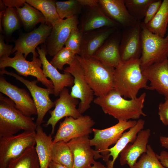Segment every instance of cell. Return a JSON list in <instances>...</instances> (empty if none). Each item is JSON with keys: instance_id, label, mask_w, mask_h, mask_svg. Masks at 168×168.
I'll return each mask as SVG.
<instances>
[{"instance_id": "cell-1", "label": "cell", "mask_w": 168, "mask_h": 168, "mask_svg": "<svg viewBox=\"0 0 168 168\" xmlns=\"http://www.w3.org/2000/svg\"><path fill=\"white\" fill-rule=\"evenodd\" d=\"M146 96L144 92L138 97L128 100L113 89L104 96L97 97L93 102L100 107L105 114L119 121H128L147 116L143 110Z\"/></svg>"}, {"instance_id": "cell-2", "label": "cell", "mask_w": 168, "mask_h": 168, "mask_svg": "<svg viewBox=\"0 0 168 168\" xmlns=\"http://www.w3.org/2000/svg\"><path fill=\"white\" fill-rule=\"evenodd\" d=\"M148 81L142 72L139 59L122 62L115 69L114 89L125 98L135 99L140 89L148 90Z\"/></svg>"}, {"instance_id": "cell-3", "label": "cell", "mask_w": 168, "mask_h": 168, "mask_svg": "<svg viewBox=\"0 0 168 168\" xmlns=\"http://www.w3.org/2000/svg\"><path fill=\"white\" fill-rule=\"evenodd\" d=\"M76 58L82 68L86 80L97 97L104 96L114 89L115 68L94 57Z\"/></svg>"}, {"instance_id": "cell-4", "label": "cell", "mask_w": 168, "mask_h": 168, "mask_svg": "<svg viewBox=\"0 0 168 168\" xmlns=\"http://www.w3.org/2000/svg\"><path fill=\"white\" fill-rule=\"evenodd\" d=\"M33 118L26 116L10 99L0 93V138L14 135L19 131H35Z\"/></svg>"}, {"instance_id": "cell-5", "label": "cell", "mask_w": 168, "mask_h": 168, "mask_svg": "<svg viewBox=\"0 0 168 168\" xmlns=\"http://www.w3.org/2000/svg\"><path fill=\"white\" fill-rule=\"evenodd\" d=\"M141 68L163 62L168 57V33L162 37L149 31L141 22Z\"/></svg>"}, {"instance_id": "cell-6", "label": "cell", "mask_w": 168, "mask_h": 168, "mask_svg": "<svg viewBox=\"0 0 168 168\" xmlns=\"http://www.w3.org/2000/svg\"><path fill=\"white\" fill-rule=\"evenodd\" d=\"M35 131H24L16 135L0 138V168H7L11 160L35 144Z\"/></svg>"}, {"instance_id": "cell-7", "label": "cell", "mask_w": 168, "mask_h": 168, "mask_svg": "<svg viewBox=\"0 0 168 168\" xmlns=\"http://www.w3.org/2000/svg\"><path fill=\"white\" fill-rule=\"evenodd\" d=\"M137 122L136 120H120L114 125L105 129L93 128L94 136L90 139L91 145L95 147V150L102 155L103 161L107 162L110 157L108 151L109 147L115 144L124 132L134 126Z\"/></svg>"}, {"instance_id": "cell-8", "label": "cell", "mask_w": 168, "mask_h": 168, "mask_svg": "<svg viewBox=\"0 0 168 168\" xmlns=\"http://www.w3.org/2000/svg\"><path fill=\"white\" fill-rule=\"evenodd\" d=\"M42 64L40 58H33L31 61L27 60L23 54L16 52L12 58L7 56L0 58V69L11 67L14 69L20 75L27 77L31 76L35 77L38 82H40L47 88L54 89L52 81L44 75L41 68Z\"/></svg>"}, {"instance_id": "cell-9", "label": "cell", "mask_w": 168, "mask_h": 168, "mask_svg": "<svg viewBox=\"0 0 168 168\" xmlns=\"http://www.w3.org/2000/svg\"><path fill=\"white\" fill-rule=\"evenodd\" d=\"M63 71L70 73L74 78L70 94L73 98L80 100L77 109L82 114L90 108L93 101V91L88 83L82 68L76 57Z\"/></svg>"}, {"instance_id": "cell-10", "label": "cell", "mask_w": 168, "mask_h": 168, "mask_svg": "<svg viewBox=\"0 0 168 168\" xmlns=\"http://www.w3.org/2000/svg\"><path fill=\"white\" fill-rule=\"evenodd\" d=\"M0 74L14 77L27 88L33 98L37 111L36 124L37 126L41 125L46 113L55 106L54 102L49 97L50 94H53V89L40 87L37 85L38 82L37 80L30 81L12 72L6 70L5 68L1 69Z\"/></svg>"}, {"instance_id": "cell-11", "label": "cell", "mask_w": 168, "mask_h": 168, "mask_svg": "<svg viewBox=\"0 0 168 168\" xmlns=\"http://www.w3.org/2000/svg\"><path fill=\"white\" fill-rule=\"evenodd\" d=\"M95 123L88 115H82L76 119L71 116L66 117L60 123L53 142L63 141L68 143L73 138L89 136L93 132L92 127Z\"/></svg>"}, {"instance_id": "cell-12", "label": "cell", "mask_w": 168, "mask_h": 168, "mask_svg": "<svg viewBox=\"0 0 168 168\" xmlns=\"http://www.w3.org/2000/svg\"><path fill=\"white\" fill-rule=\"evenodd\" d=\"M52 26L46 23L41 24L36 29L27 33L21 34L14 41L15 45L12 54L15 52L24 54L26 58L30 53L33 54V58L39 55L35 49L40 44L44 43L50 34Z\"/></svg>"}, {"instance_id": "cell-13", "label": "cell", "mask_w": 168, "mask_h": 168, "mask_svg": "<svg viewBox=\"0 0 168 168\" xmlns=\"http://www.w3.org/2000/svg\"><path fill=\"white\" fill-rule=\"evenodd\" d=\"M0 92L9 97L15 103L16 107L24 115L30 117L37 115V111L29 93L8 82L3 75L0 76Z\"/></svg>"}, {"instance_id": "cell-14", "label": "cell", "mask_w": 168, "mask_h": 168, "mask_svg": "<svg viewBox=\"0 0 168 168\" xmlns=\"http://www.w3.org/2000/svg\"><path fill=\"white\" fill-rule=\"evenodd\" d=\"M59 96L54 101L55 108L50 111V117L45 124L46 126H51V135L54 133L57 123L63 118L71 116L76 119L82 115L76 108L78 103V99L71 96L67 88H64Z\"/></svg>"}, {"instance_id": "cell-15", "label": "cell", "mask_w": 168, "mask_h": 168, "mask_svg": "<svg viewBox=\"0 0 168 168\" xmlns=\"http://www.w3.org/2000/svg\"><path fill=\"white\" fill-rule=\"evenodd\" d=\"M77 16L61 19L52 26L50 35L46 40L47 51L50 56H54L64 46L72 30L78 27Z\"/></svg>"}, {"instance_id": "cell-16", "label": "cell", "mask_w": 168, "mask_h": 168, "mask_svg": "<svg viewBox=\"0 0 168 168\" xmlns=\"http://www.w3.org/2000/svg\"><path fill=\"white\" fill-rule=\"evenodd\" d=\"M89 136L73 138L67 143L73 159L72 168H90L96 162L95 159L102 158L91 148Z\"/></svg>"}, {"instance_id": "cell-17", "label": "cell", "mask_w": 168, "mask_h": 168, "mask_svg": "<svg viewBox=\"0 0 168 168\" xmlns=\"http://www.w3.org/2000/svg\"><path fill=\"white\" fill-rule=\"evenodd\" d=\"M141 22L138 21L133 26L124 29L120 42L122 62L139 59L142 52Z\"/></svg>"}, {"instance_id": "cell-18", "label": "cell", "mask_w": 168, "mask_h": 168, "mask_svg": "<svg viewBox=\"0 0 168 168\" xmlns=\"http://www.w3.org/2000/svg\"><path fill=\"white\" fill-rule=\"evenodd\" d=\"M36 48L42 63L44 75L46 78H49L52 82L54 86L53 94L55 96H58L64 88L72 86L74 78L69 73H60L57 69L50 63L46 57L47 53L45 47Z\"/></svg>"}, {"instance_id": "cell-19", "label": "cell", "mask_w": 168, "mask_h": 168, "mask_svg": "<svg viewBox=\"0 0 168 168\" xmlns=\"http://www.w3.org/2000/svg\"><path fill=\"white\" fill-rule=\"evenodd\" d=\"M119 29L104 27L83 33L79 55L90 58L94 56L109 37Z\"/></svg>"}, {"instance_id": "cell-20", "label": "cell", "mask_w": 168, "mask_h": 168, "mask_svg": "<svg viewBox=\"0 0 168 168\" xmlns=\"http://www.w3.org/2000/svg\"><path fill=\"white\" fill-rule=\"evenodd\" d=\"M105 15L124 29L134 26L138 21L128 12L124 0H98Z\"/></svg>"}, {"instance_id": "cell-21", "label": "cell", "mask_w": 168, "mask_h": 168, "mask_svg": "<svg viewBox=\"0 0 168 168\" xmlns=\"http://www.w3.org/2000/svg\"><path fill=\"white\" fill-rule=\"evenodd\" d=\"M141 69L150 82L148 90H156L168 98V59Z\"/></svg>"}, {"instance_id": "cell-22", "label": "cell", "mask_w": 168, "mask_h": 168, "mask_svg": "<svg viewBox=\"0 0 168 168\" xmlns=\"http://www.w3.org/2000/svg\"><path fill=\"white\" fill-rule=\"evenodd\" d=\"M122 34L119 29L106 40L93 57L115 68L122 63L120 45Z\"/></svg>"}, {"instance_id": "cell-23", "label": "cell", "mask_w": 168, "mask_h": 168, "mask_svg": "<svg viewBox=\"0 0 168 168\" xmlns=\"http://www.w3.org/2000/svg\"><path fill=\"white\" fill-rule=\"evenodd\" d=\"M86 7V10L82 14L79 28L83 33L104 27L121 28L118 24L105 15L99 5Z\"/></svg>"}, {"instance_id": "cell-24", "label": "cell", "mask_w": 168, "mask_h": 168, "mask_svg": "<svg viewBox=\"0 0 168 168\" xmlns=\"http://www.w3.org/2000/svg\"><path fill=\"white\" fill-rule=\"evenodd\" d=\"M150 134L149 129H142L138 133L134 142L126 146L120 154L121 166L127 164L133 168L138 158L146 152Z\"/></svg>"}, {"instance_id": "cell-25", "label": "cell", "mask_w": 168, "mask_h": 168, "mask_svg": "<svg viewBox=\"0 0 168 168\" xmlns=\"http://www.w3.org/2000/svg\"><path fill=\"white\" fill-rule=\"evenodd\" d=\"M51 135H48L41 125L37 126L35 130V147L40 168H49L52 161L53 142Z\"/></svg>"}, {"instance_id": "cell-26", "label": "cell", "mask_w": 168, "mask_h": 168, "mask_svg": "<svg viewBox=\"0 0 168 168\" xmlns=\"http://www.w3.org/2000/svg\"><path fill=\"white\" fill-rule=\"evenodd\" d=\"M145 124L144 120L139 119L134 126L128 131L123 133L113 147L108 149L109 156L112 157V159L106 162L107 168H114V162L119 155L128 144L134 142L138 133L143 129Z\"/></svg>"}, {"instance_id": "cell-27", "label": "cell", "mask_w": 168, "mask_h": 168, "mask_svg": "<svg viewBox=\"0 0 168 168\" xmlns=\"http://www.w3.org/2000/svg\"><path fill=\"white\" fill-rule=\"evenodd\" d=\"M144 25L152 33L162 37H165L168 26V0H163L153 18Z\"/></svg>"}, {"instance_id": "cell-28", "label": "cell", "mask_w": 168, "mask_h": 168, "mask_svg": "<svg viewBox=\"0 0 168 168\" xmlns=\"http://www.w3.org/2000/svg\"><path fill=\"white\" fill-rule=\"evenodd\" d=\"M26 2L40 11L45 17L46 23L52 26L61 19L57 13L55 2L51 0H25Z\"/></svg>"}, {"instance_id": "cell-29", "label": "cell", "mask_w": 168, "mask_h": 168, "mask_svg": "<svg viewBox=\"0 0 168 168\" xmlns=\"http://www.w3.org/2000/svg\"><path fill=\"white\" fill-rule=\"evenodd\" d=\"M16 9L21 22L26 28L31 27L40 23H46L43 14L26 2L23 7Z\"/></svg>"}, {"instance_id": "cell-30", "label": "cell", "mask_w": 168, "mask_h": 168, "mask_svg": "<svg viewBox=\"0 0 168 168\" xmlns=\"http://www.w3.org/2000/svg\"><path fill=\"white\" fill-rule=\"evenodd\" d=\"M52 161L68 168H72L73 156L67 143L60 141L53 143Z\"/></svg>"}, {"instance_id": "cell-31", "label": "cell", "mask_w": 168, "mask_h": 168, "mask_svg": "<svg viewBox=\"0 0 168 168\" xmlns=\"http://www.w3.org/2000/svg\"><path fill=\"white\" fill-rule=\"evenodd\" d=\"M7 168H40L35 147L29 148L21 156L11 160Z\"/></svg>"}, {"instance_id": "cell-32", "label": "cell", "mask_w": 168, "mask_h": 168, "mask_svg": "<svg viewBox=\"0 0 168 168\" xmlns=\"http://www.w3.org/2000/svg\"><path fill=\"white\" fill-rule=\"evenodd\" d=\"M1 19L3 30L8 35L20 27L21 21L15 8L7 7L5 11H0Z\"/></svg>"}, {"instance_id": "cell-33", "label": "cell", "mask_w": 168, "mask_h": 168, "mask_svg": "<svg viewBox=\"0 0 168 168\" xmlns=\"http://www.w3.org/2000/svg\"><path fill=\"white\" fill-rule=\"evenodd\" d=\"M57 11L61 19L77 16L81 12L83 6L78 0L55 2Z\"/></svg>"}, {"instance_id": "cell-34", "label": "cell", "mask_w": 168, "mask_h": 168, "mask_svg": "<svg viewBox=\"0 0 168 168\" xmlns=\"http://www.w3.org/2000/svg\"><path fill=\"white\" fill-rule=\"evenodd\" d=\"M154 0H124L130 14L138 21L144 19L149 5Z\"/></svg>"}, {"instance_id": "cell-35", "label": "cell", "mask_w": 168, "mask_h": 168, "mask_svg": "<svg viewBox=\"0 0 168 168\" xmlns=\"http://www.w3.org/2000/svg\"><path fill=\"white\" fill-rule=\"evenodd\" d=\"M133 168H166L161 164L151 146H147L146 152L140 156Z\"/></svg>"}, {"instance_id": "cell-36", "label": "cell", "mask_w": 168, "mask_h": 168, "mask_svg": "<svg viewBox=\"0 0 168 168\" xmlns=\"http://www.w3.org/2000/svg\"><path fill=\"white\" fill-rule=\"evenodd\" d=\"M76 55L70 49L64 47L54 56L50 63L57 69L62 70L64 66L69 64L75 58Z\"/></svg>"}, {"instance_id": "cell-37", "label": "cell", "mask_w": 168, "mask_h": 168, "mask_svg": "<svg viewBox=\"0 0 168 168\" xmlns=\"http://www.w3.org/2000/svg\"><path fill=\"white\" fill-rule=\"evenodd\" d=\"M82 35L83 33L78 27L73 29L65 44V47L70 49L76 55H79Z\"/></svg>"}, {"instance_id": "cell-38", "label": "cell", "mask_w": 168, "mask_h": 168, "mask_svg": "<svg viewBox=\"0 0 168 168\" xmlns=\"http://www.w3.org/2000/svg\"><path fill=\"white\" fill-rule=\"evenodd\" d=\"M162 2L161 0H154L149 5L142 22L144 25L147 24L153 18L160 8Z\"/></svg>"}, {"instance_id": "cell-39", "label": "cell", "mask_w": 168, "mask_h": 168, "mask_svg": "<svg viewBox=\"0 0 168 168\" xmlns=\"http://www.w3.org/2000/svg\"><path fill=\"white\" fill-rule=\"evenodd\" d=\"M158 114L162 123L168 126V98H165V102L159 104Z\"/></svg>"}, {"instance_id": "cell-40", "label": "cell", "mask_w": 168, "mask_h": 168, "mask_svg": "<svg viewBox=\"0 0 168 168\" xmlns=\"http://www.w3.org/2000/svg\"><path fill=\"white\" fill-rule=\"evenodd\" d=\"M12 45L6 44L2 35L0 36V58L9 56L12 54L13 49Z\"/></svg>"}, {"instance_id": "cell-41", "label": "cell", "mask_w": 168, "mask_h": 168, "mask_svg": "<svg viewBox=\"0 0 168 168\" xmlns=\"http://www.w3.org/2000/svg\"><path fill=\"white\" fill-rule=\"evenodd\" d=\"M2 1L6 7L16 8L23 7L26 2L25 0H4Z\"/></svg>"}, {"instance_id": "cell-42", "label": "cell", "mask_w": 168, "mask_h": 168, "mask_svg": "<svg viewBox=\"0 0 168 168\" xmlns=\"http://www.w3.org/2000/svg\"><path fill=\"white\" fill-rule=\"evenodd\" d=\"M156 156L162 165L166 168H168V152L163 151L160 154H156Z\"/></svg>"}, {"instance_id": "cell-43", "label": "cell", "mask_w": 168, "mask_h": 168, "mask_svg": "<svg viewBox=\"0 0 168 168\" xmlns=\"http://www.w3.org/2000/svg\"><path fill=\"white\" fill-rule=\"evenodd\" d=\"M83 7H93L99 5L98 0H78Z\"/></svg>"}, {"instance_id": "cell-44", "label": "cell", "mask_w": 168, "mask_h": 168, "mask_svg": "<svg viewBox=\"0 0 168 168\" xmlns=\"http://www.w3.org/2000/svg\"><path fill=\"white\" fill-rule=\"evenodd\" d=\"M159 140L161 146L168 149V137L161 136L160 137Z\"/></svg>"}, {"instance_id": "cell-45", "label": "cell", "mask_w": 168, "mask_h": 168, "mask_svg": "<svg viewBox=\"0 0 168 168\" xmlns=\"http://www.w3.org/2000/svg\"><path fill=\"white\" fill-rule=\"evenodd\" d=\"M49 168H68L59 164L52 161L50 163Z\"/></svg>"}, {"instance_id": "cell-46", "label": "cell", "mask_w": 168, "mask_h": 168, "mask_svg": "<svg viewBox=\"0 0 168 168\" xmlns=\"http://www.w3.org/2000/svg\"><path fill=\"white\" fill-rule=\"evenodd\" d=\"M90 168H107L99 161H96Z\"/></svg>"}]
</instances>
